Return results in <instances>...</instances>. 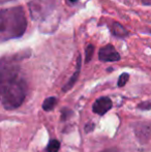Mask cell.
Wrapping results in <instances>:
<instances>
[{
  "instance_id": "52a82bcc",
  "label": "cell",
  "mask_w": 151,
  "mask_h": 152,
  "mask_svg": "<svg viewBox=\"0 0 151 152\" xmlns=\"http://www.w3.org/2000/svg\"><path fill=\"white\" fill-rule=\"evenodd\" d=\"M81 66H82V56L79 55L78 58H77V66H76V72L73 74V76L71 77L69 81L66 82V84L63 86L62 88V91L63 92H66L69 90H71V88L74 87V85L76 84V82L78 81V78H79V75H80V72H81Z\"/></svg>"
},
{
  "instance_id": "277c9868",
  "label": "cell",
  "mask_w": 151,
  "mask_h": 152,
  "mask_svg": "<svg viewBox=\"0 0 151 152\" xmlns=\"http://www.w3.org/2000/svg\"><path fill=\"white\" fill-rule=\"evenodd\" d=\"M98 59L103 62H115L120 60V54L116 51L113 45H107L99 49Z\"/></svg>"
},
{
  "instance_id": "8fae6325",
  "label": "cell",
  "mask_w": 151,
  "mask_h": 152,
  "mask_svg": "<svg viewBox=\"0 0 151 152\" xmlns=\"http://www.w3.org/2000/svg\"><path fill=\"white\" fill-rule=\"evenodd\" d=\"M93 54H94V46L89 44L85 49V63H88L92 59Z\"/></svg>"
},
{
  "instance_id": "2e32d148",
  "label": "cell",
  "mask_w": 151,
  "mask_h": 152,
  "mask_svg": "<svg viewBox=\"0 0 151 152\" xmlns=\"http://www.w3.org/2000/svg\"><path fill=\"white\" fill-rule=\"evenodd\" d=\"M144 5H151V0H141Z\"/></svg>"
},
{
  "instance_id": "5b68a950",
  "label": "cell",
  "mask_w": 151,
  "mask_h": 152,
  "mask_svg": "<svg viewBox=\"0 0 151 152\" xmlns=\"http://www.w3.org/2000/svg\"><path fill=\"white\" fill-rule=\"evenodd\" d=\"M112 107H113V102L111 98L108 96H103V97L97 98L94 102L92 106V111L97 115H105L108 111L111 110Z\"/></svg>"
},
{
  "instance_id": "9c48e42d",
  "label": "cell",
  "mask_w": 151,
  "mask_h": 152,
  "mask_svg": "<svg viewBox=\"0 0 151 152\" xmlns=\"http://www.w3.org/2000/svg\"><path fill=\"white\" fill-rule=\"evenodd\" d=\"M57 104V98L56 97H48L44 100V104H42V109L47 112L49 111H52L54 109V107Z\"/></svg>"
},
{
  "instance_id": "ba28073f",
  "label": "cell",
  "mask_w": 151,
  "mask_h": 152,
  "mask_svg": "<svg viewBox=\"0 0 151 152\" xmlns=\"http://www.w3.org/2000/svg\"><path fill=\"white\" fill-rule=\"evenodd\" d=\"M111 31H112V33H113V35L119 38H125L128 35V31L126 30V28H125L124 26H122V25L118 22L113 23V25H112V27H111Z\"/></svg>"
},
{
  "instance_id": "8992f818",
  "label": "cell",
  "mask_w": 151,
  "mask_h": 152,
  "mask_svg": "<svg viewBox=\"0 0 151 152\" xmlns=\"http://www.w3.org/2000/svg\"><path fill=\"white\" fill-rule=\"evenodd\" d=\"M135 134L142 143L146 142L151 136V127L148 123H138L135 127Z\"/></svg>"
},
{
  "instance_id": "9a60e30c",
  "label": "cell",
  "mask_w": 151,
  "mask_h": 152,
  "mask_svg": "<svg viewBox=\"0 0 151 152\" xmlns=\"http://www.w3.org/2000/svg\"><path fill=\"white\" fill-rule=\"evenodd\" d=\"M94 127H95V124L92 123V122H89V123H87L86 125H85V132L88 134V132H92V130L94 129Z\"/></svg>"
},
{
  "instance_id": "7c38bea8",
  "label": "cell",
  "mask_w": 151,
  "mask_h": 152,
  "mask_svg": "<svg viewBox=\"0 0 151 152\" xmlns=\"http://www.w3.org/2000/svg\"><path fill=\"white\" fill-rule=\"evenodd\" d=\"M129 79V75L127 72H123V74L120 75V77L118 78V82H117V85L118 87H123L126 85L127 81Z\"/></svg>"
},
{
  "instance_id": "6da1fadb",
  "label": "cell",
  "mask_w": 151,
  "mask_h": 152,
  "mask_svg": "<svg viewBox=\"0 0 151 152\" xmlns=\"http://www.w3.org/2000/svg\"><path fill=\"white\" fill-rule=\"evenodd\" d=\"M1 104L5 110L19 108L27 95L26 81L19 74V66L12 60H1Z\"/></svg>"
},
{
  "instance_id": "5bb4252c",
  "label": "cell",
  "mask_w": 151,
  "mask_h": 152,
  "mask_svg": "<svg viewBox=\"0 0 151 152\" xmlns=\"http://www.w3.org/2000/svg\"><path fill=\"white\" fill-rule=\"evenodd\" d=\"M138 108H139V109H142V110H150V109H151V102H141V104H139Z\"/></svg>"
},
{
  "instance_id": "4fadbf2b",
  "label": "cell",
  "mask_w": 151,
  "mask_h": 152,
  "mask_svg": "<svg viewBox=\"0 0 151 152\" xmlns=\"http://www.w3.org/2000/svg\"><path fill=\"white\" fill-rule=\"evenodd\" d=\"M73 116V111L69 110V109H62L61 110V119L62 120H67L69 117Z\"/></svg>"
},
{
  "instance_id": "e0dca14e",
  "label": "cell",
  "mask_w": 151,
  "mask_h": 152,
  "mask_svg": "<svg viewBox=\"0 0 151 152\" xmlns=\"http://www.w3.org/2000/svg\"><path fill=\"white\" fill-rule=\"evenodd\" d=\"M7 1H12V0H1V3L3 4V3H5V2H7Z\"/></svg>"
},
{
  "instance_id": "ac0fdd59",
  "label": "cell",
  "mask_w": 151,
  "mask_h": 152,
  "mask_svg": "<svg viewBox=\"0 0 151 152\" xmlns=\"http://www.w3.org/2000/svg\"><path fill=\"white\" fill-rule=\"evenodd\" d=\"M69 1H71V3H76V2H78V0H69Z\"/></svg>"
},
{
  "instance_id": "30bf717a",
  "label": "cell",
  "mask_w": 151,
  "mask_h": 152,
  "mask_svg": "<svg viewBox=\"0 0 151 152\" xmlns=\"http://www.w3.org/2000/svg\"><path fill=\"white\" fill-rule=\"evenodd\" d=\"M60 149V142L58 140H51L47 146V152H58Z\"/></svg>"
},
{
  "instance_id": "7a4b0ae2",
  "label": "cell",
  "mask_w": 151,
  "mask_h": 152,
  "mask_svg": "<svg viewBox=\"0 0 151 152\" xmlns=\"http://www.w3.org/2000/svg\"><path fill=\"white\" fill-rule=\"evenodd\" d=\"M27 28V19L22 6L4 8L0 12L1 42L21 37Z\"/></svg>"
},
{
  "instance_id": "3957f363",
  "label": "cell",
  "mask_w": 151,
  "mask_h": 152,
  "mask_svg": "<svg viewBox=\"0 0 151 152\" xmlns=\"http://www.w3.org/2000/svg\"><path fill=\"white\" fill-rule=\"evenodd\" d=\"M32 20L39 21L50 15L55 7V0H31L28 3Z\"/></svg>"
}]
</instances>
